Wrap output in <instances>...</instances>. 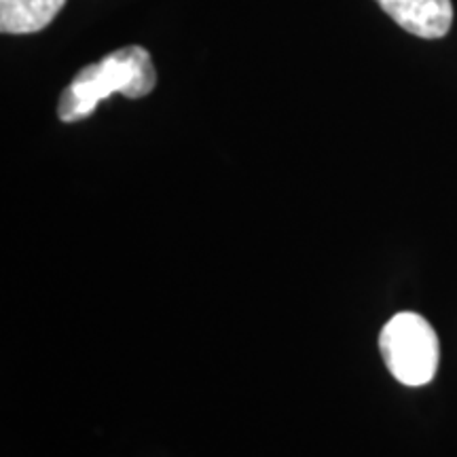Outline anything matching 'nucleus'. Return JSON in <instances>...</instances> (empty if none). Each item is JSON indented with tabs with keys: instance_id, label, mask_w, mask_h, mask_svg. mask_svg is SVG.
Segmentation results:
<instances>
[{
	"instance_id": "2",
	"label": "nucleus",
	"mask_w": 457,
	"mask_h": 457,
	"mask_svg": "<svg viewBox=\"0 0 457 457\" xmlns=\"http://www.w3.org/2000/svg\"><path fill=\"white\" fill-rule=\"evenodd\" d=\"M386 367L404 386H426L438 369V337L426 318L404 312L379 335Z\"/></svg>"
},
{
	"instance_id": "4",
	"label": "nucleus",
	"mask_w": 457,
	"mask_h": 457,
	"mask_svg": "<svg viewBox=\"0 0 457 457\" xmlns=\"http://www.w3.org/2000/svg\"><path fill=\"white\" fill-rule=\"evenodd\" d=\"M66 0H0V30L32 34L47 28Z\"/></svg>"
},
{
	"instance_id": "3",
	"label": "nucleus",
	"mask_w": 457,
	"mask_h": 457,
	"mask_svg": "<svg viewBox=\"0 0 457 457\" xmlns=\"http://www.w3.org/2000/svg\"><path fill=\"white\" fill-rule=\"evenodd\" d=\"M396 24L420 38H443L453 24L451 0H375Z\"/></svg>"
},
{
	"instance_id": "1",
	"label": "nucleus",
	"mask_w": 457,
	"mask_h": 457,
	"mask_svg": "<svg viewBox=\"0 0 457 457\" xmlns=\"http://www.w3.org/2000/svg\"><path fill=\"white\" fill-rule=\"evenodd\" d=\"M157 85V72L151 54L138 45L112 51L96 64L85 66L62 94L57 114L64 123L87 119L108 96L145 98Z\"/></svg>"
}]
</instances>
